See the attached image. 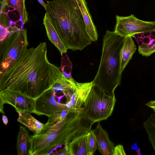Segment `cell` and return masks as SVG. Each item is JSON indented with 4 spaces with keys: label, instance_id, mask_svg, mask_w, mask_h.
<instances>
[{
    "label": "cell",
    "instance_id": "19",
    "mask_svg": "<svg viewBox=\"0 0 155 155\" xmlns=\"http://www.w3.org/2000/svg\"><path fill=\"white\" fill-rule=\"evenodd\" d=\"M5 3V6L14 8L19 13L21 18L23 25L28 21V13L27 12L25 4V0H1Z\"/></svg>",
    "mask_w": 155,
    "mask_h": 155
},
{
    "label": "cell",
    "instance_id": "14",
    "mask_svg": "<svg viewBox=\"0 0 155 155\" xmlns=\"http://www.w3.org/2000/svg\"><path fill=\"white\" fill-rule=\"evenodd\" d=\"M137 47L131 36L124 37L123 46L120 53V73L121 74L123 70L132 59Z\"/></svg>",
    "mask_w": 155,
    "mask_h": 155
},
{
    "label": "cell",
    "instance_id": "3",
    "mask_svg": "<svg viewBox=\"0 0 155 155\" xmlns=\"http://www.w3.org/2000/svg\"><path fill=\"white\" fill-rule=\"evenodd\" d=\"M46 13L66 49L82 50L91 43L76 0L47 1Z\"/></svg>",
    "mask_w": 155,
    "mask_h": 155
},
{
    "label": "cell",
    "instance_id": "9",
    "mask_svg": "<svg viewBox=\"0 0 155 155\" xmlns=\"http://www.w3.org/2000/svg\"><path fill=\"white\" fill-rule=\"evenodd\" d=\"M55 94L51 88L35 99L34 113L49 116L54 113L69 108L55 99Z\"/></svg>",
    "mask_w": 155,
    "mask_h": 155
},
{
    "label": "cell",
    "instance_id": "17",
    "mask_svg": "<svg viewBox=\"0 0 155 155\" xmlns=\"http://www.w3.org/2000/svg\"><path fill=\"white\" fill-rule=\"evenodd\" d=\"M75 84L78 97L75 108L83 110V107L86 100L94 84L93 81L84 83H78L76 81Z\"/></svg>",
    "mask_w": 155,
    "mask_h": 155
},
{
    "label": "cell",
    "instance_id": "25",
    "mask_svg": "<svg viewBox=\"0 0 155 155\" xmlns=\"http://www.w3.org/2000/svg\"><path fill=\"white\" fill-rule=\"evenodd\" d=\"M131 149L136 150L137 153V155H141L140 151V148H139L138 147L137 143H135L132 145L131 146Z\"/></svg>",
    "mask_w": 155,
    "mask_h": 155
},
{
    "label": "cell",
    "instance_id": "30",
    "mask_svg": "<svg viewBox=\"0 0 155 155\" xmlns=\"http://www.w3.org/2000/svg\"><path fill=\"white\" fill-rule=\"evenodd\" d=\"M149 37L150 40L154 39L155 38V36L151 34L150 35Z\"/></svg>",
    "mask_w": 155,
    "mask_h": 155
},
{
    "label": "cell",
    "instance_id": "6",
    "mask_svg": "<svg viewBox=\"0 0 155 155\" xmlns=\"http://www.w3.org/2000/svg\"><path fill=\"white\" fill-rule=\"evenodd\" d=\"M115 97L107 94L94 85L86 100L83 110L94 123L107 120L112 114Z\"/></svg>",
    "mask_w": 155,
    "mask_h": 155
},
{
    "label": "cell",
    "instance_id": "20",
    "mask_svg": "<svg viewBox=\"0 0 155 155\" xmlns=\"http://www.w3.org/2000/svg\"><path fill=\"white\" fill-rule=\"evenodd\" d=\"M73 109L74 108H69L54 113L48 117V121L45 124L52 125L60 122L66 117L69 112Z\"/></svg>",
    "mask_w": 155,
    "mask_h": 155
},
{
    "label": "cell",
    "instance_id": "32",
    "mask_svg": "<svg viewBox=\"0 0 155 155\" xmlns=\"http://www.w3.org/2000/svg\"><path fill=\"white\" fill-rule=\"evenodd\" d=\"M143 43V42L142 41H139V42L138 43V45H139V46L141 45Z\"/></svg>",
    "mask_w": 155,
    "mask_h": 155
},
{
    "label": "cell",
    "instance_id": "23",
    "mask_svg": "<svg viewBox=\"0 0 155 155\" xmlns=\"http://www.w3.org/2000/svg\"><path fill=\"white\" fill-rule=\"evenodd\" d=\"M0 26V41H1L4 39L10 31L8 30V28H5L1 25Z\"/></svg>",
    "mask_w": 155,
    "mask_h": 155
},
{
    "label": "cell",
    "instance_id": "37",
    "mask_svg": "<svg viewBox=\"0 0 155 155\" xmlns=\"http://www.w3.org/2000/svg\"><path fill=\"white\" fill-rule=\"evenodd\" d=\"M136 41L137 43L139 42V41L138 40Z\"/></svg>",
    "mask_w": 155,
    "mask_h": 155
},
{
    "label": "cell",
    "instance_id": "38",
    "mask_svg": "<svg viewBox=\"0 0 155 155\" xmlns=\"http://www.w3.org/2000/svg\"><path fill=\"white\" fill-rule=\"evenodd\" d=\"M136 41H137V39H136Z\"/></svg>",
    "mask_w": 155,
    "mask_h": 155
},
{
    "label": "cell",
    "instance_id": "36",
    "mask_svg": "<svg viewBox=\"0 0 155 155\" xmlns=\"http://www.w3.org/2000/svg\"><path fill=\"white\" fill-rule=\"evenodd\" d=\"M141 37L143 38H144L145 37H144V35H143V34L142 35Z\"/></svg>",
    "mask_w": 155,
    "mask_h": 155
},
{
    "label": "cell",
    "instance_id": "39",
    "mask_svg": "<svg viewBox=\"0 0 155 155\" xmlns=\"http://www.w3.org/2000/svg\"><path fill=\"white\" fill-rule=\"evenodd\" d=\"M154 40H155V38L154 39Z\"/></svg>",
    "mask_w": 155,
    "mask_h": 155
},
{
    "label": "cell",
    "instance_id": "28",
    "mask_svg": "<svg viewBox=\"0 0 155 155\" xmlns=\"http://www.w3.org/2000/svg\"><path fill=\"white\" fill-rule=\"evenodd\" d=\"M150 40V39L149 37H145L143 38L142 41L143 43L148 44L149 43Z\"/></svg>",
    "mask_w": 155,
    "mask_h": 155
},
{
    "label": "cell",
    "instance_id": "1",
    "mask_svg": "<svg viewBox=\"0 0 155 155\" xmlns=\"http://www.w3.org/2000/svg\"><path fill=\"white\" fill-rule=\"evenodd\" d=\"M63 74L60 68L49 62L46 43L40 42L27 48L0 74V91H15L35 99L51 88Z\"/></svg>",
    "mask_w": 155,
    "mask_h": 155
},
{
    "label": "cell",
    "instance_id": "18",
    "mask_svg": "<svg viewBox=\"0 0 155 155\" xmlns=\"http://www.w3.org/2000/svg\"><path fill=\"white\" fill-rule=\"evenodd\" d=\"M30 137L25 127L21 126L17 139V149L18 155H28Z\"/></svg>",
    "mask_w": 155,
    "mask_h": 155
},
{
    "label": "cell",
    "instance_id": "34",
    "mask_svg": "<svg viewBox=\"0 0 155 155\" xmlns=\"http://www.w3.org/2000/svg\"><path fill=\"white\" fill-rule=\"evenodd\" d=\"M137 40H138L139 41H140V38H137Z\"/></svg>",
    "mask_w": 155,
    "mask_h": 155
},
{
    "label": "cell",
    "instance_id": "21",
    "mask_svg": "<svg viewBox=\"0 0 155 155\" xmlns=\"http://www.w3.org/2000/svg\"><path fill=\"white\" fill-rule=\"evenodd\" d=\"M90 133V145L91 154V155H94L97 149V145L95 137L92 130H91Z\"/></svg>",
    "mask_w": 155,
    "mask_h": 155
},
{
    "label": "cell",
    "instance_id": "29",
    "mask_svg": "<svg viewBox=\"0 0 155 155\" xmlns=\"http://www.w3.org/2000/svg\"><path fill=\"white\" fill-rule=\"evenodd\" d=\"M151 31H146L143 32V35L145 37H149L151 35Z\"/></svg>",
    "mask_w": 155,
    "mask_h": 155
},
{
    "label": "cell",
    "instance_id": "33",
    "mask_svg": "<svg viewBox=\"0 0 155 155\" xmlns=\"http://www.w3.org/2000/svg\"><path fill=\"white\" fill-rule=\"evenodd\" d=\"M151 34L154 35L155 36V31H152L150 32Z\"/></svg>",
    "mask_w": 155,
    "mask_h": 155
},
{
    "label": "cell",
    "instance_id": "2",
    "mask_svg": "<svg viewBox=\"0 0 155 155\" xmlns=\"http://www.w3.org/2000/svg\"><path fill=\"white\" fill-rule=\"evenodd\" d=\"M94 123L83 110L74 109L60 122L44 126L40 132L30 136L28 155H46L57 147L89 132Z\"/></svg>",
    "mask_w": 155,
    "mask_h": 155
},
{
    "label": "cell",
    "instance_id": "27",
    "mask_svg": "<svg viewBox=\"0 0 155 155\" xmlns=\"http://www.w3.org/2000/svg\"><path fill=\"white\" fill-rule=\"evenodd\" d=\"M38 2L44 7L45 10L46 9L47 4H45L43 0H37Z\"/></svg>",
    "mask_w": 155,
    "mask_h": 155
},
{
    "label": "cell",
    "instance_id": "10",
    "mask_svg": "<svg viewBox=\"0 0 155 155\" xmlns=\"http://www.w3.org/2000/svg\"><path fill=\"white\" fill-rule=\"evenodd\" d=\"M90 132L76 137L70 142L66 148L65 155H91Z\"/></svg>",
    "mask_w": 155,
    "mask_h": 155
},
{
    "label": "cell",
    "instance_id": "8",
    "mask_svg": "<svg viewBox=\"0 0 155 155\" xmlns=\"http://www.w3.org/2000/svg\"><path fill=\"white\" fill-rule=\"evenodd\" d=\"M5 104L12 106L18 114L21 112L35 113V100L18 91L8 90L0 91V111L2 114H5Z\"/></svg>",
    "mask_w": 155,
    "mask_h": 155
},
{
    "label": "cell",
    "instance_id": "5",
    "mask_svg": "<svg viewBox=\"0 0 155 155\" xmlns=\"http://www.w3.org/2000/svg\"><path fill=\"white\" fill-rule=\"evenodd\" d=\"M28 45L26 30L13 27L5 38L0 41V74L12 66Z\"/></svg>",
    "mask_w": 155,
    "mask_h": 155
},
{
    "label": "cell",
    "instance_id": "12",
    "mask_svg": "<svg viewBox=\"0 0 155 155\" xmlns=\"http://www.w3.org/2000/svg\"><path fill=\"white\" fill-rule=\"evenodd\" d=\"M80 9L85 23L87 33L91 41L98 39V35L85 0H76Z\"/></svg>",
    "mask_w": 155,
    "mask_h": 155
},
{
    "label": "cell",
    "instance_id": "35",
    "mask_svg": "<svg viewBox=\"0 0 155 155\" xmlns=\"http://www.w3.org/2000/svg\"><path fill=\"white\" fill-rule=\"evenodd\" d=\"M140 41H142L143 40V38L141 37L140 38Z\"/></svg>",
    "mask_w": 155,
    "mask_h": 155
},
{
    "label": "cell",
    "instance_id": "31",
    "mask_svg": "<svg viewBox=\"0 0 155 155\" xmlns=\"http://www.w3.org/2000/svg\"><path fill=\"white\" fill-rule=\"evenodd\" d=\"M137 35L138 38H140L141 37L142 35L141 33H139L137 34Z\"/></svg>",
    "mask_w": 155,
    "mask_h": 155
},
{
    "label": "cell",
    "instance_id": "26",
    "mask_svg": "<svg viewBox=\"0 0 155 155\" xmlns=\"http://www.w3.org/2000/svg\"><path fill=\"white\" fill-rule=\"evenodd\" d=\"M2 120L4 124L5 125H7L8 122V120L5 115H2Z\"/></svg>",
    "mask_w": 155,
    "mask_h": 155
},
{
    "label": "cell",
    "instance_id": "24",
    "mask_svg": "<svg viewBox=\"0 0 155 155\" xmlns=\"http://www.w3.org/2000/svg\"><path fill=\"white\" fill-rule=\"evenodd\" d=\"M145 105L151 108L155 113V100L150 101L146 103Z\"/></svg>",
    "mask_w": 155,
    "mask_h": 155
},
{
    "label": "cell",
    "instance_id": "4",
    "mask_svg": "<svg viewBox=\"0 0 155 155\" xmlns=\"http://www.w3.org/2000/svg\"><path fill=\"white\" fill-rule=\"evenodd\" d=\"M124 37L107 30L103 37L99 67L92 81L94 85L112 97L115 96L114 91L120 85V53Z\"/></svg>",
    "mask_w": 155,
    "mask_h": 155
},
{
    "label": "cell",
    "instance_id": "16",
    "mask_svg": "<svg viewBox=\"0 0 155 155\" xmlns=\"http://www.w3.org/2000/svg\"><path fill=\"white\" fill-rule=\"evenodd\" d=\"M17 120L30 130L34 132L35 134L40 132L45 125L37 120L29 113L26 112L19 113Z\"/></svg>",
    "mask_w": 155,
    "mask_h": 155
},
{
    "label": "cell",
    "instance_id": "11",
    "mask_svg": "<svg viewBox=\"0 0 155 155\" xmlns=\"http://www.w3.org/2000/svg\"><path fill=\"white\" fill-rule=\"evenodd\" d=\"M92 131L100 153L103 155H113L114 144L109 139L107 131L103 128L100 122Z\"/></svg>",
    "mask_w": 155,
    "mask_h": 155
},
{
    "label": "cell",
    "instance_id": "7",
    "mask_svg": "<svg viewBox=\"0 0 155 155\" xmlns=\"http://www.w3.org/2000/svg\"><path fill=\"white\" fill-rule=\"evenodd\" d=\"M114 31L122 37L132 36L134 35L146 31H155V21L140 20L134 15L127 16H116Z\"/></svg>",
    "mask_w": 155,
    "mask_h": 155
},
{
    "label": "cell",
    "instance_id": "22",
    "mask_svg": "<svg viewBox=\"0 0 155 155\" xmlns=\"http://www.w3.org/2000/svg\"><path fill=\"white\" fill-rule=\"evenodd\" d=\"M126 153L123 146L121 144L118 145L115 147L113 155H125Z\"/></svg>",
    "mask_w": 155,
    "mask_h": 155
},
{
    "label": "cell",
    "instance_id": "13",
    "mask_svg": "<svg viewBox=\"0 0 155 155\" xmlns=\"http://www.w3.org/2000/svg\"><path fill=\"white\" fill-rule=\"evenodd\" d=\"M75 82L72 77L68 78L63 74L56 80L51 89L55 96L58 92H60L69 100L70 97L76 91Z\"/></svg>",
    "mask_w": 155,
    "mask_h": 155
},
{
    "label": "cell",
    "instance_id": "15",
    "mask_svg": "<svg viewBox=\"0 0 155 155\" xmlns=\"http://www.w3.org/2000/svg\"><path fill=\"white\" fill-rule=\"evenodd\" d=\"M43 24L46 29L47 36L49 40L55 46L62 56L67 50L62 42L55 28L45 13L43 19Z\"/></svg>",
    "mask_w": 155,
    "mask_h": 155
}]
</instances>
